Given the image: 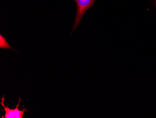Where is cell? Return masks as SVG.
Instances as JSON below:
<instances>
[{"label":"cell","instance_id":"obj_1","mask_svg":"<svg viewBox=\"0 0 156 118\" xmlns=\"http://www.w3.org/2000/svg\"><path fill=\"white\" fill-rule=\"evenodd\" d=\"M77 5V12L75 17V21L73 25L72 32L75 31L78 25H79L81 19L86 13L87 11L93 6L95 0H74Z\"/></svg>","mask_w":156,"mask_h":118},{"label":"cell","instance_id":"obj_2","mask_svg":"<svg viewBox=\"0 0 156 118\" xmlns=\"http://www.w3.org/2000/svg\"><path fill=\"white\" fill-rule=\"evenodd\" d=\"M4 97L3 96V97L2 98V101L1 102V105L3 106L4 109L3 111H5V114L4 116H2V118H23V115L25 112H28L26 108H24V109L20 111L18 109L19 106L20 102H21V99L19 97V101L18 102L16 107L15 109H9L8 106H5L4 105ZM2 110L1 111H3Z\"/></svg>","mask_w":156,"mask_h":118},{"label":"cell","instance_id":"obj_3","mask_svg":"<svg viewBox=\"0 0 156 118\" xmlns=\"http://www.w3.org/2000/svg\"><path fill=\"white\" fill-rule=\"evenodd\" d=\"M0 48L4 50L10 49V50H14L12 47L9 44L8 42L6 40L5 37L1 34L0 35Z\"/></svg>","mask_w":156,"mask_h":118},{"label":"cell","instance_id":"obj_4","mask_svg":"<svg viewBox=\"0 0 156 118\" xmlns=\"http://www.w3.org/2000/svg\"><path fill=\"white\" fill-rule=\"evenodd\" d=\"M155 2H156V0H155Z\"/></svg>","mask_w":156,"mask_h":118}]
</instances>
